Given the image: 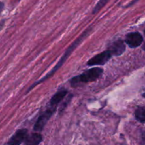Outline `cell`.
<instances>
[{"label": "cell", "mask_w": 145, "mask_h": 145, "mask_svg": "<svg viewBox=\"0 0 145 145\" xmlns=\"http://www.w3.org/2000/svg\"><path fill=\"white\" fill-rule=\"evenodd\" d=\"M91 29H92L91 28H88L87 29H86V31H85L83 33H82V35H81L80 36H79V38H78L77 39H76V40H75L74 42L73 43H72V45H71L70 46H69V48H67V50H66V52H65V53H64V55H62V57H61V59H59V61L57 62V65H55V67H54L53 69H52V70H51L50 72L49 73H48V74L46 75V76H45L43 78H42V79H40L39 81H38V82H35V83L34 84H33L32 86H31V87L29 88V89H28V92L30 91H31V89H32L34 87V86H36V85L40 84H41V83H42V82H45V81L46 80V79H50V78L51 76H52V75H53L54 74H55V72H56L57 71L58 69H59V68H60L62 66V65H63V64L65 63V62H66L67 59H68V57H69V55H70L71 54H72V52H73V51L75 49H76V47H77L78 45H79V44H80L81 42H82V41H83L84 40L85 38H86V37H87L88 35H89V33H90V32H91Z\"/></svg>", "instance_id": "1"}, {"label": "cell", "mask_w": 145, "mask_h": 145, "mask_svg": "<svg viewBox=\"0 0 145 145\" xmlns=\"http://www.w3.org/2000/svg\"><path fill=\"white\" fill-rule=\"evenodd\" d=\"M103 72V69L101 67H93L88 69L82 74L72 78L70 80L71 86L74 88H76L83 84L95 82L100 78Z\"/></svg>", "instance_id": "2"}, {"label": "cell", "mask_w": 145, "mask_h": 145, "mask_svg": "<svg viewBox=\"0 0 145 145\" xmlns=\"http://www.w3.org/2000/svg\"><path fill=\"white\" fill-rule=\"evenodd\" d=\"M55 110H56V108L50 107V108H48L46 111L44 112L41 116H40L38 119L37 120L36 123H35V125H34L33 130L36 132L42 131V129L44 128L45 125L47 124L48 121L51 118V116H52V115H53V113L55 112Z\"/></svg>", "instance_id": "3"}, {"label": "cell", "mask_w": 145, "mask_h": 145, "mask_svg": "<svg viewBox=\"0 0 145 145\" xmlns=\"http://www.w3.org/2000/svg\"><path fill=\"white\" fill-rule=\"evenodd\" d=\"M112 55L109 50H105L101 53L98 54L96 56L92 57L87 62L88 66H97V65H103L107 63L110 58Z\"/></svg>", "instance_id": "4"}, {"label": "cell", "mask_w": 145, "mask_h": 145, "mask_svg": "<svg viewBox=\"0 0 145 145\" xmlns=\"http://www.w3.org/2000/svg\"><path fill=\"white\" fill-rule=\"evenodd\" d=\"M144 41V38L142 34L139 32L130 33L126 35L125 43L130 48H136L140 46Z\"/></svg>", "instance_id": "5"}, {"label": "cell", "mask_w": 145, "mask_h": 145, "mask_svg": "<svg viewBox=\"0 0 145 145\" xmlns=\"http://www.w3.org/2000/svg\"><path fill=\"white\" fill-rule=\"evenodd\" d=\"M27 135H28L27 129H21L17 130L15 134L8 140L7 145H20L23 142H24Z\"/></svg>", "instance_id": "6"}, {"label": "cell", "mask_w": 145, "mask_h": 145, "mask_svg": "<svg viewBox=\"0 0 145 145\" xmlns=\"http://www.w3.org/2000/svg\"><path fill=\"white\" fill-rule=\"evenodd\" d=\"M125 48L126 47L124 41L121 40H118L113 42V43L109 47L108 50L110 51L112 56H113V55L119 56V55H122V54L125 52Z\"/></svg>", "instance_id": "7"}, {"label": "cell", "mask_w": 145, "mask_h": 145, "mask_svg": "<svg viewBox=\"0 0 145 145\" xmlns=\"http://www.w3.org/2000/svg\"><path fill=\"white\" fill-rule=\"evenodd\" d=\"M67 94V91L65 90V89H62V90L57 92L50 99V107L57 109V107L58 106L59 103L65 99Z\"/></svg>", "instance_id": "8"}, {"label": "cell", "mask_w": 145, "mask_h": 145, "mask_svg": "<svg viewBox=\"0 0 145 145\" xmlns=\"http://www.w3.org/2000/svg\"><path fill=\"white\" fill-rule=\"evenodd\" d=\"M42 141V137L39 133H33L27 135L24 140L25 145H39Z\"/></svg>", "instance_id": "9"}, {"label": "cell", "mask_w": 145, "mask_h": 145, "mask_svg": "<svg viewBox=\"0 0 145 145\" xmlns=\"http://www.w3.org/2000/svg\"><path fill=\"white\" fill-rule=\"evenodd\" d=\"M135 118L137 121L141 123L145 122V108L140 107L135 111Z\"/></svg>", "instance_id": "10"}, {"label": "cell", "mask_w": 145, "mask_h": 145, "mask_svg": "<svg viewBox=\"0 0 145 145\" xmlns=\"http://www.w3.org/2000/svg\"><path fill=\"white\" fill-rule=\"evenodd\" d=\"M109 1H110V0H99V1H98L97 4H96V6L94 7V8H93V12H92L93 14H97V13L99 12V11H100V10L101 9V8H103Z\"/></svg>", "instance_id": "11"}, {"label": "cell", "mask_w": 145, "mask_h": 145, "mask_svg": "<svg viewBox=\"0 0 145 145\" xmlns=\"http://www.w3.org/2000/svg\"><path fill=\"white\" fill-rule=\"evenodd\" d=\"M72 96H71V95H69V96H68V97H67V102L65 101V103H64V104L62 105V108H61V111H62V110H63L64 109H65V108H66L67 105V103H69V101H70V100H71V98H72Z\"/></svg>", "instance_id": "12"}, {"label": "cell", "mask_w": 145, "mask_h": 145, "mask_svg": "<svg viewBox=\"0 0 145 145\" xmlns=\"http://www.w3.org/2000/svg\"><path fill=\"white\" fill-rule=\"evenodd\" d=\"M137 1H138V0H133V1H131V2H130V4H128V5H127V7H130V6L133 5V4H135V2H137Z\"/></svg>", "instance_id": "13"}, {"label": "cell", "mask_w": 145, "mask_h": 145, "mask_svg": "<svg viewBox=\"0 0 145 145\" xmlns=\"http://www.w3.org/2000/svg\"><path fill=\"white\" fill-rule=\"evenodd\" d=\"M4 3L0 1V13L1 12V11H2L3 8H4Z\"/></svg>", "instance_id": "14"}, {"label": "cell", "mask_w": 145, "mask_h": 145, "mask_svg": "<svg viewBox=\"0 0 145 145\" xmlns=\"http://www.w3.org/2000/svg\"><path fill=\"white\" fill-rule=\"evenodd\" d=\"M0 26H1V25H0Z\"/></svg>", "instance_id": "15"}]
</instances>
